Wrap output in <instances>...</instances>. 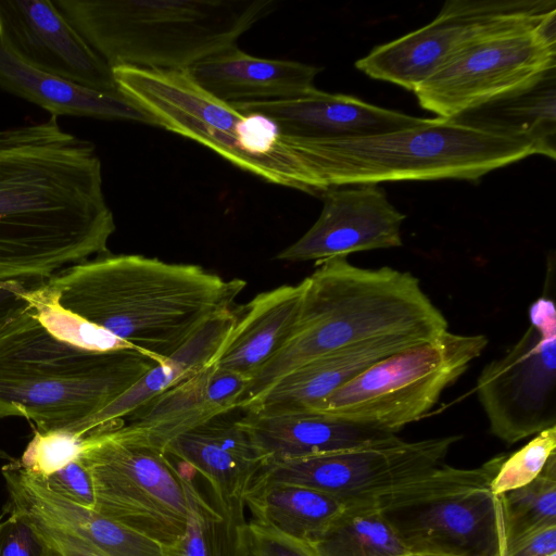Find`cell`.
I'll return each mask as SVG.
<instances>
[{
	"label": "cell",
	"instance_id": "obj_1",
	"mask_svg": "<svg viewBox=\"0 0 556 556\" xmlns=\"http://www.w3.org/2000/svg\"><path fill=\"white\" fill-rule=\"evenodd\" d=\"M115 229L91 142L55 116L0 129V279L42 281L109 253Z\"/></svg>",
	"mask_w": 556,
	"mask_h": 556
},
{
	"label": "cell",
	"instance_id": "obj_2",
	"mask_svg": "<svg viewBox=\"0 0 556 556\" xmlns=\"http://www.w3.org/2000/svg\"><path fill=\"white\" fill-rule=\"evenodd\" d=\"M66 313L103 330L157 363L173 355L247 286L194 264L139 254L105 253L39 281Z\"/></svg>",
	"mask_w": 556,
	"mask_h": 556
},
{
	"label": "cell",
	"instance_id": "obj_3",
	"mask_svg": "<svg viewBox=\"0 0 556 556\" xmlns=\"http://www.w3.org/2000/svg\"><path fill=\"white\" fill-rule=\"evenodd\" d=\"M316 265L302 280L300 313L289 340L248 380L237 409L318 357L388 338L428 341L447 330L443 313L409 271L363 268L348 257Z\"/></svg>",
	"mask_w": 556,
	"mask_h": 556
},
{
	"label": "cell",
	"instance_id": "obj_4",
	"mask_svg": "<svg viewBox=\"0 0 556 556\" xmlns=\"http://www.w3.org/2000/svg\"><path fill=\"white\" fill-rule=\"evenodd\" d=\"M157 364L135 349L74 345L50 332L31 306L0 331V418L24 417L35 430L75 426Z\"/></svg>",
	"mask_w": 556,
	"mask_h": 556
},
{
	"label": "cell",
	"instance_id": "obj_5",
	"mask_svg": "<svg viewBox=\"0 0 556 556\" xmlns=\"http://www.w3.org/2000/svg\"><path fill=\"white\" fill-rule=\"evenodd\" d=\"M111 66L187 71L227 48L274 0H52Z\"/></svg>",
	"mask_w": 556,
	"mask_h": 556
},
{
	"label": "cell",
	"instance_id": "obj_6",
	"mask_svg": "<svg viewBox=\"0 0 556 556\" xmlns=\"http://www.w3.org/2000/svg\"><path fill=\"white\" fill-rule=\"evenodd\" d=\"M112 72L119 93L142 109L155 126L199 142L271 184L319 195L318 140L288 135L269 117L216 99L187 71L119 65Z\"/></svg>",
	"mask_w": 556,
	"mask_h": 556
},
{
	"label": "cell",
	"instance_id": "obj_7",
	"mask_svg": "<svg viewBox=\"0 0 556 556\" xmlns=\"http://www.w3.org/2000/svg\"><path fill=\"white\" fill-rule=\"evenodd\" d=\"M540 149L530 140L492 132L456 118L343 141H318L320 194L334 187L401 180L478 181Z\"/></svg>",
	"mask_w": 556,
	"mask_h": 556
},
{
	"label": "cell",
	"instance_id": "obj_8",
	"mask_svg": "<svg viewBox=\"0 0 556 556\" xmlns=\"http://www.w3.org/2000/svg\"><path fill=\"white\" fill-rule=\"evenodd\" d=\"M484 334L445 330L375 363L313 412L396 434L420 419L488 345Z\"/></svg>",
	"mask_w": 556,
	"mask_h": 556
},
{
	"label": "cell",
	"instance_id": "obj_9",
	"mask_svg": "<svg viewBox=\"0 0 556 556\" xmlns=\"http://www.w3.org/2000/svg\"><path fill=\"white\" fill-rule=\"evenodd\" d=\"M94 490V510L166 548L184 536L190 514L188 480L164 452L124 441L110 428L87 437L78 455Z\"/></svg>",
	"mask_w": 556,
	"mask_h": 556
},
{
	"label": "cell",
	"instance_id": "obj_10",
	"mask_svg": "<svg viewBox=\"0 0 556 556\" xmlns=\"http://www.w3.org/2000/svg\"><path fill=\"white\" fill-rule=\"evenodd\" d=\"M556 68V12L484 37L448 59L413 91L437 117L462 114L525 89Z\"/></svg>",
	"mask_w": 556,
	"mask_h": 556
},
{
	"label": "cell",
	"instance_id": "obj_11",
	"mask_svg": "<svg viewBox=\"0 0 556 556\" xmlns=\"http://www.w3.org/2000/svg\"><path fill=\"white\" fill-rule=\"evenodd\" d=\"M529 326L486 364L476 392L493 435L507 444L556 426V307L546 293L528 311Z\"/></svg>",
	"mask_w": 556,
	"mask_h": 556
},
{
	"label": "cell",
	"instance_id": "obj_12",
	"mask_svg": "<svg viewBox=\"0 0 556 556\" xmlns=\"http://www.w3.org/2000/svg\"><path fill=\"white\" fill-rule=\"evenodd\" d=\"M554 12V0H447L431 23L374 48L355 67L374 79L414 91L477 40L538 24Z\"/></svg>",
	"mask_w": 556,
	"mask_h": 556
},
{
	"label": "cell",
	"instance_id": "obj_13",
	"mask_svg": "<svg viewBox=\"0 0 556 556\" xmlns=\"http://www.w3.org/2000/svg\"><path fill=\"white\" fill-rule=\"evenodd\" d=\"M460 439L446 435L407 442L396 435L378 444L267 465L254 481L307 486L346 505L431 471L444 464Z\"/></svg>",
	"mask_w": 556,
	"mask_h": 556
},
{
	"label": "cell",
	"instance_id": "obj_14",
	"mask_svg": "<svg viewBox=\"0 0 556 556\" xmlns=\"http://www.w3.org/2000/svg\"><path fill=\"white\" fill-rule=\"evenodd\" d=\"M380 511L409 553L507 554L502 497L490 485Z\"/></svg>",
	"mask_w": 556,
	"mask_h": 556
},
{
	"label": "cell",
	"instance_id": "obj_15",
	"mask_svg": "<svg viewBox=\"0 0 556 556\" xmlns=\"http://www.w3.org/2000/svg\"><path fill=\"white\" fill-rule=\"evenodd\" d=\"M0 43L33 68L121 94L112 67L51 0H0Z\"/></svg>",
	"mask_w": 556,
	"mask_h": 556
},
{
	"label": "cell",
	"instance_id": "obj_16",
	"mask_svg": "<svg viewBox=\"0 0 556 556\" xmlns=\"http://www.w3.org/2000/svg\"><path fill=\"white\" fill-rule=\"evenodd\" d=\"M323 208L313 226L275 258L316 263L355 252L402 247L406 217L374 184L334 187L320 194Z\"/></svg>",
	"mask_w": 556,
	"mask_h": 556
},
{
	"label": "cell",
	"instance_id": "obj_17",
	"mask_svg": "<svg viewBox=\"0 0 556 556\" xmlns=\"http://www.w3.org/2000/svg\"><path fill=\"white\" fill-rule=\"evenodd\" d=\"M248 379L214 364L111 427L117 438L164 452L181 434L237 409Z\"/></svg>",
	"mask_w": 556,
	"mask_h": 556
},
{
	"label": "cell",
	"instance_id": "obj_18",
	"mask_svg": "<svg viewBox=\"0 0 556 556\" xmlns=\"http://www.w3.org/2000/svg\"><path fill=\"white\" fill-rule=\"evenodd\" d=\"M232 105L243 112L269 117L288 135L318 141L370 137L416 127L428 119L317 88L293 99Z\"/></svg>",
	"mask_w": 556,
	"mask_h": 556
},
{
	"label": "cell",
	"instance_id": "obj_19",
	"mask_svg": "<svg viewBox=\"0 0 556 556\" xmlns=\"http://www.w3.org/2000/svg\"><path fill=\"white\" fill-rule=\"evenodd\" d=\"M15 511L49 526L68 530L108 556H168V548L101 513L76 504L48 489L17 460L2 467Z\"/></svg>",
	"mask_w": 556,
	"mask_h": 556
},
{
	"label": "cell",
	"instance_id": "obj_20",
	"mask_svg": "<svg viewBox=\"0 0 556 556\" xmlns=\"http://www.w3.org/2000/svg\"><path fill=\"white\" fill-rule=\"evenodd\" d=\"M225 416L176 438L164 453L205 478L222 510L243 515L245 494L264 463L239 420Z\"/></svg>",
	"mask_w": 556,
	"mask_h": 556
},
{
	"label": "cell",
	"instance_id": "obj_21",
	"mask_svg": "<svg viewBox=\"0 0 556 556\" xmlns=\"http://www.w3.org/2000/svg\"><path fill=\"white\" fill-rule=\"evenodd\" d=\"M238 420L257 448L264 467L378 444L396 437L321 412H244Z\"/></svg>",
	"mask_w": 556,
	"mask_h": 556
},
{
	"label": "cell",
	"instance_id": "obj_22",
	"mask_svg": "<svg viewBox=\"0 0 556 556\" xmlns=\"http://www.w3.org/2000/svg\"><path fill=\"white\" fill-rule=\"evenodd\" d=\"M320 71L299 61L253 56L238 46L187 70L202 89L229 104L301 97L316 89L314 81Z\"/></svg>",
	"mask_w": 556,
	"mask_h": 556
},
{
	"label": "cell",
	"instance_id": "obj_23",
	"mask_svg": "<svg viewBox=\"0 0 556 556\" xmlns=\"http://www.w3.org/2000/svg\"><path fill=\"white\" fill-rule=\"evenodd\" d=\"M420 342L425 341L388 338L318 357L285 375L242 410L264 415L313 412L375 363Z\"/></svg>",
	"mask_w": 556,
	"mask_h": 556
},
{
	"label": "cell",
	"instance_id": "obj_24",
	"mask_svg": "<svg viewBox=\"0 0 556 556\" xmlns=\"http://www.w3.org/2000/svg\"><path fill=\"white\" fill-rule=\"evenodd\" d=\"M237 320L238 315L232 309L217 314L173 355L155 365L104 409L66 429L87 438L93 432L121 424L161 393L212 365Z\"/></svg>",
	"mask_w": 556,
	"mask_h": 556
},
{
	"label": "cell",
	"instance_id": "obj_25",
	"mask_svg": "<svg viewBox=\"0 0 556 556\" xmlns=\"http://www.w3.org/2000/svg\"><path fill=\"white\" fill-rule=\"evenodd\" d=\"M303 282L255 295L243 308L214 365L248 380L289 340L301 307Z\"/></svg>",
	"mask_w": 556,
	"mask_h": 556
},
{
	"label": "cell",
	"instance_id": "obj_26",
	"mask_svg": "<svg viewBox=\"0 0 556 556\" xmlns=\"http://www.w3.org/2000/svg\"><path fill=\"white\" fill-rule=\"evenodd\" d=\"M0 88L48 111L51 116L127 121L155 126L154 121L123 94L101 92L33 68L0 43Z\"/></svg>",
	"mask_w": 556,
	"mask_h": 556
},
{
	"label": "cell",
	"instance_id": "obj_27",
	"mask_svg": "<svg viewBox=\"0 0 556 556\" xmlns=\"http://www.w3.org/2000/svg\"><path fill=\"white\" fill-rule=\"evenodd\" d=\"M555 70L525 89L455 118L492 132L530 140L540 149L542 155L554 160Z\"/></svg>",
	"mask_w": 556,
	"mask_h": 556
},
{
	"label": "cell",
	"instance_id": "obj_28",
	"mask_svg": "<svg viewBox=\"0 0 556 556\" xmlns=\"http://www.w3.org/2000/svg\"><path fill=\"white\" fill-rule=\"evenodd\" d=\"M244 506L252 513L251 521L305 543L346 505L333 495L307 486L254 481L245 494Z\"/></svg>",
	"mask_w": 556,
	"mask_h": 556
},
{
	"label": "cell",
	"instance_id": "obj_29",
	"mask_svg": "<svg viewBox=\"0 0 556 556\" xmlns=\"http://www.w3.org/2000/svg\"><path fill=\"white\" fill-rule=\"evenodd\" d=\"M305 544L314 556H403L409 553L370 501L348 503Z\"/></svg>",
	"mask_w": 556,
	"mask_h": 556
},
{
	"label": "cell",
	"instance_id": "obj_30",
	"mask_svg": "<svg viewBox=\"0 0 556 556\" xmlns=\"http://www.w3.org/2000/svg\"><path fill=\"white\" fill-rule=\"evenodd\" d=\"M190 514L181 540L168 549V556H241L240 531L244 515L227 514L208 502L188 480Z\"/></svg>",
	"mask_w": 556,
	"mask_h": 556
},
{
	"label": "cell",
	"instance_id": "obj_31",
	"mask_svg": "<svg viewBox=\"0 0 556 556\" xmlns=\"http://www.w3.org/2000/svg\"><path fill=\"white\" fill-rule=\"evenodd\" d=\"M507 549L516 540L556 526V453L529 484L501 494Z\"/></svg>",
	"mask_w": 556,
	"mask_h": 556
},
{
	"label": "cell",
	"instance_id": "obj_32",
	"mask_svg": "<svg viewBox=\"0 0 556 556\" xmlns=\"http://www.w3.org/2000/svg\"><path fill=\"white\" fill-rule=\"evenodd\" d=\"M556 453V426L534 435L525 446L507 455L490 483L495 495L525 486L532 482Z\"/></svg>",
	"mask_w": 556,
	"mask_h": 556
},
{
	"label": "cell",
	"instance_id": "obj_33",
	"mask_svg": "<svg viewBox=\"0 0 556 556\" xmlns=\"http://www.w3.org/2000/svg\"><path fill=\"white\" fill-rule=\"evenodd\" d=\"M84 441L65 428L35 430L17 462L29 473L46 477L77 458Z\"/></svg>",
	"mask_w": 556,
	"mask_h": 556
},
{
	"label": "cell",
	"instance_id": "obj_34",
	"mask_svg": "<svg viewBox=\"0 0 556 556\" xmlns=\"http://www.w3.org/2000/svg\"><path fill=\"white\" fill-rule=\"evenodd\" d=\"M241 556H314L304 542L282 535L253 521L240 531Z\"/></svg>",
	"mask_w": 556,
	"mask_h": 556
},
{
	"label": "cell",
	"instance_id": "obj_35",
	"mask_svg": "<svg viewBox=\"0 0 556 556\" xmlns=\"http://www.w3.org/2000/svg\"><path fill=\"white\" fill-rule=\"evenodd\" d=\"M0 516V556H47V548L31 522L9 506Z\"/></svg>",
	"mask_w": 556,
	"mask_h": 556
},
{
	"label": "cell",
	"instance_id": "obj_36",
	"mask_svg": "<svg viewBox=\"0 0 556 556\" xmlns=\"http://www.w3.org/2000/svg\"><path fill=\"white\" fill-rule=\"evenodd\" d=\"M36 477L54 493L76 504L94 509L96 496L92 479L78 456L61 469L46 477Z\"/></svg>",
	"mask_w": 556,
	"mask_h": 556
},
{
	"label": "cell",
	"instance_id": "obj_37",
	"mask_svg": "<svg viewBox=\"0 0 556 556\" xmlns=\"http://www.w3.org/2000/svg\"><path fill=\"white\" fill-rule=\"evenodd\" d=\"M26 518L31 522L45 543L47 556H108L98 547L68 530Z\"/></svg>",
	"mask_w": 556,
	"mask_h": 556
},
{
	"label": "cell",
	"instance_id": "obj_38",
	"mask_svg": "<svg viewBox=\"0 0 556 556\" xmlns=\"http://www.w3.org/2000/svg\"><path fill=\"white\" fill-rule=\"evenodd\" d=\"M30 281L0 279V331L31 308Z\"/></svg>",
	"mask_w": 556,
	"mask_h": 556
},
{
	"label": "cell",
	"instance_id": "obj_39",
	"mask_svg": "<svg viewBox=\"0 0 556 556\" xmlns=\"http://www.w3.org/2000/svg\"><path fill=\"white\" fill-rule=\"evenodd\" d=\"M555 553L556 526H548L516 540L506 556H549Z\"/></svg>",
	"mask_w": 556,
	"mask_h": 556
},
{
	"label": "cell",
	"instance_id": "obj_40",
	"mask_svg": "<svg viewBox=\"0 0 556 556\" xmlns=\"http://www.w3.org/2000/svg\"><path fill=\"white\" fill-rule=\"evenodd\" d=\"M403 556H447V555L427 554V553H407Z\"/></svg>",
	"mask_w": 556,
	"mask_h": 556
},
{
	"label": "cell",
	"instance_id": "obj_41",
	"mask_svg": "<svg viewBox=\"0 0 556 556\" xmlns=\"http://www.w3.org/2000/svg\"><path fill=\"white\" fill-rule=\"evenodd\" d=\"M549 556H556V553H555V554H552V555H549Z\"/></svg>",
	"mask_w": 556,
	"mask_h": 556
}]
</instances>
